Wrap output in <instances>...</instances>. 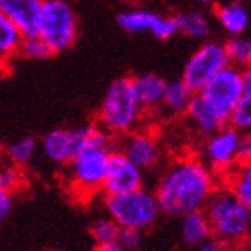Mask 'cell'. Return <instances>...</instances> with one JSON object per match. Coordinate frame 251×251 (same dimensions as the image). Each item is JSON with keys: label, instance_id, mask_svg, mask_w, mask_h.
<instances>
[{"label": "cell", "instance_id": "1", "mask_svg": "<svg viewBox=\"0 0 251 251\" xmlns=\"http://www.w3.org/2000/svg\"><path fill=\"white\" fill-rule=\"evenodd\" d=\"M221 183V176L199 152H188L174 158L163 169L152 192L163 215L181 219L187 214L204 210Z\"/></svg>", "mask_w": 251, "mask_h": 251}, {"label": "cell", "instance_id": "2", "mask_svg": "<svg viewBox=\"0 0 251 251\" xmlns=\"http://www.w3.org/2000/svg\"><path fill=\"white\" fill-rule=\"evenodd\" d=\"M212 237L223 246L241 248L251 241V210L225 183L214 192L203 210Z\"/></svg>", "mask_w": 251, "mask_h": 251}, {"label": "cell", "instance_id": "3", "mask_svg": "<svg viewBox=\"0 0 251 251\" xmlns=\"http://www.w3.org/2000/svg\"><path fill=\"white\" fill-rule=\"evenodd\" d=\"M146 111L142 110L133 90V79H115L108 86L97 111V124L108 131L113 138H124L140 129Z\"/></svg>", "mask_w": 251, "mask_h": 251}, {"label": "cell", "instance_id": "4", "mask_svg": "<svg viewBox=\"0 0 251 251\" xmlns=\"http://www.w3.org/2000/svg\"><path fill=\"white\" fill-rule=\"evenodd\" d=\"M115 146H86L65 165L67 183L77 198H92L104 192L111 151Z\"/></svg>", "mask_w": 251, "mask_h": 251}, {"label": "cell", "instance_id": "5", "mask_svg": "<svg viewBox=\"0 0 251 251\" xmlns=\"http://www.w3.org/2000/svg\"><path fill=\"white\" fill-rule=\"evenodd\" d=\"M115 138L99 124L81 127H58L42 138V151L47 160L58 165H68L72 158L86 146H115Z\"/></svg>", "mask_w": 251, "mask_h": 251}, {"label": "cell", "instance_id": "6", "mask_svg": "<svg viewBox=\"0 0 251 251\" xmlns=\"http://www.w3.org/2000/svg\"><path fill=\"white\" fill-rule=\"evenodd\" d=\"M104 208L121 228H151L162 215L154 192L147 188H136L131 192L104 196Z\"/></svg>", "mask_w": 251, "mask_h": 251}, {"label": "cell", "instance_id": "7", "mask_svg": "<svg viewBox=\"0 0 251 251\" xmlns=\"http://www.w3.org/2000/svg\"><path fill=\"white\" fill-rule=\"evenodd\" d=\"M77 34L79 22L72 5L67 0H45L38 36L49 43L54 54L72 47Z\"/></svg>", "mask_w": 251, "mask_h": 251}, {"label": "cell", "instance_id": "8", "mask_svg": "<svg viewBox=\"0 0 251 251\" xmlns=\"http://www.w3.org/2000/svg\"><path fill=\"white\" fill-rule=\"evenodd\" d=\"M228 65H230V59L226 54L225 43L204 42L187 59L181 79L194 92H201Z\"/></svg>", "mask_w": 251, "mask_h": 251}, {"label": "cell", "instance_id": "9", "mask_svg": "<svg viewBox=\"0 0 251 251\" xmlns=\"http://www.w3.org/2000/svg\"><path fill=\"white\" fill-rule=\"evenodd\" d=\"M242 133L233 126H225L219 131L204 136L199 147V156L219 174L221 179L241 162Z\"/></svg>", "mask_w": 251, "mask_h": 251}, {"label": "cell", "instance_id": "10", "mask_svg": "<svg viewBox=\"0 0 251 251\" xmlns=\"http://www.w3.org/2000/svg\"><path fill=\"white\" fill-rule=\"evenodd\" d=\"M244 88V70L228 65L201 92H198L228 124Z\"/></svg>", "mask_w": 251, "mask_h": 251}, {"label": "cell", "instance_id": "11", "mask_svg": "<svg viewBox=\"0 0 251 251\" xmlns=\"http://www.w3.org/2000/svg\"><path fill=\"white\" fill-rule=\"evenodd\" d=\"M117 24L121 29L131 34H142V32H151L156 40H171L174 34H178V22L176 16L156 15L149 9H126L117 15Z\"/></svg>", "mask_w": 251, "mask_h": 251}, {"label": "cell", "instance_id": "12", "mask_svg": "<svg viewBox=\"0 0 251 251\" xmlns=\"http://www.w3.org/2000/svg\"><path fill=\"white\" fill-rule=\"evenodd\" d=\"M119 149L142 171H152L162 162V146L151 129H136L121 138Z\"/></svg>", "mask_w": 251, "mask_h": 251}, {"label": "cell", "instance_id": "13", "mask_svg": "<svg viewBox=\"0 0 251 251\" xmlns=\"http://www.w3.org/2000/svg\"><path fill=\"white\" fill-rule=\"evenodd\" d=\"M142 187H144V171L135 162H131L119 147H115L111 151L108 176L104 181V196L131 192Z\"/></svg>", "mask_w": 251, "mask_h": 251}, {"label": "cell", "instance_id": "14", "mask_svg": "<svg viewBox=\"0 0 251 251\" xmlns=\"http://www.w3.org/2000/svg\"><path fill=\"white\" fill-rule=\"evenodd\" d=\"M45 0H0V11L25 36H38Z\"/></svg>", "mask_w": 251, "mask_h": 251}, {"label": "cell", "instance_id": "15", "mask_svg": "<svg viewBox=\"0 0 251 251\" xmlns=\"http://www.w3.org/2000/svg\"><path fill=\"white\" fill-rule=\"evenodd\" d=\"M131 79H133V90H135V95L140 102L142 110L146 113L160 111L169 81H165L156 74H140Z\"/></svg>", "mask_w": 251, "mask_h": 251}, {"label": "cell", "instance_id": "16", "mask_svg": "<svg viewBox=\"0 0 251 251\" xmlns=\"http://www.w3.org/2000/svg\"><path fill=\"white\" fill-rule=\"evenodd\" d=\"M185 119L190 122L194 131H198L203 138L212 135V133H215V131H219L221 127L228 126V122H226L199 94H196L192 104L188 106L187 113H185Z\"/></svg>", "mask_w": 251, "mask_h": 251}, {"label": "cell", "instance_id": "17", "mask_svg": "<svg viewBox=\"0 0 251 251\" xmlns=\"http://www.w3.org/2000/svg\"><path fill=\"white\" fill-rule=\"evenodd\" d=\"M215 20L228 36L246 34L251 24V13L239 0L225 2L215 7Z\"/></svg>", "mask_w": 251, "mask_h": 251}, {"label": "cell", "instance_id": "18", "mask_svg": "<svg viewBox=\"0 0 251 251\" xmlns=\"http://www.w3.org/2000/svg\"><path fill=\"white\" fill-rule=\"evenodd\" d=\"M196 94L198 92H194L181 77L169 81L160 111L167 117H185L188 106L192 104Z\"/></svg>", "mask_w": 251, "mask_h": 251}, {"label": "cell", "instance_id": "19", "mask_svg": "<svg viewBox=\"0 0 251 251\" xmlns=\"http://www.w3.org/2000/svg\"><path fill=\"white\" fill-rule=\"evenodd\" d=\"M179 235L185 246L198 248L204 242H208L212 237V228H210L208 217L203 210L192 212L181 217V226H179Z\"/></svg>", "mask_w": 251, "mask_h": 251}, {"label": "cell", "instance_id": "20", "mask_svg": "<svg viewBox=\"0 0 251 251\" xmlns=\"http://www.w3.org/2000/svg\"><path fill=\"white\" fill-rule=\"evenodd\" d=\"M223 183L251 210V162H239L223 176Z\"/></svg>", "mask_w": 251, "mask_h": 251}, {"label": "cell", "instance_id": "21", "mask_svg": "<svg viewBox=\"0 0 251 251\" xmlns=\"http://www.w3.org/2000/svg\"><path fill=\"white\" fill-rule=\"evenodd\" d=\"M178 22V31L187 38L194 40H204L208 38L212 25H210V18L201 11H183L176 15Z\"/></svg>", "mask_w": 251, "mask_h": 251}, {"label": "cell", "instance_id": "22", "mask_svg": "<svg viewBox=\"0 0 251 251\" xmlns=\"http://www.w3.org/2000/svg\"><path fill=\"white\" fill-rule=\"evenodd\" d=\"M24 42V34L20 29L0 11V61L15 58L20 52V45Z\"/></svg>", "mask_w": 251, "mask_h": 251}, {"label": "cell", "instance_id": "23", "mask_svg": "<svg viewBox=\"0 0 251 251\" xmlns=\"http://www.w3.org/2000/svg\"><path fill=\"white\" fill-rule=\"evenodd\" d=\"M230 126H233L241 133L251 131V68L244 70V88L239 104L230 119Z\"/></svg>", "mask_w": 251, "mask_h": 251}, {"label": "cell", "instance_id": "24", "mask_svg": "<svg viewBox=\"0 0 251 251\" xmlns=\"http://www.w3.org/2000/svg\"><path fill=\"white\" fill-rule=\"evenodd\" d=\"M226 54L230 59V65L241 68V70H250L251 68V36L248 34H239V36H230L225 42Z\"/></svg>", "mask_w": 251, "mask_h": 251}, {"label": "cell", "instance_id": "25", "mask_svg": "<svg viewBox=\"0 0 251 251\" xmlns=\"http://www.w3.org/2000/svg\"><path fill=\"white\" fill-rule=\"evenodd\" d=\"M38 142L34 136H22L16 142H13L7 147V160L16 167H25L27 163L32 162V158L36 154Z\"/></svg>", "mask_w": 251, "mask_h": 251}, {"label": "cell", "instance_id": "26", "mask_svg": "<svg viewBox=\"0 0 251 251\" xmlns=\"http://www.w3.org/2000/svg\"><path fill=\"white\" fill-rule=\"evenodd\" d=\"M121 226L113 217L104 215V217H97L90 226V235L95 241V244H102V242L119 241L121 235Z\"/></svg>", "mask_w": 251, "mask_h": 251}, {"label": "cell", "instance_id": "27", "mask_svg": "<svg viewBox=\"0 0 251 251\" xmlns=\"http://www.w3.org/2000/svg\"><path fill=\"white\" fill-rule=\"evenodd\" d=\"M18 56L40 61V59H49L50 56H54V50L49 47V43L42 36H25L20 45Z\"/></svg>", "mask_w": 251, "mask_h": 251}, {"label": "cell", "instance_id": "28", "mask_svg": "<svg viewBox=\"0 0 251 251\" xmlns=\"http://www.w3.org/2000/svg\"><path fill=\"white\" fill-rule=\"evenodd\" d=\"M24 178H22L20 167L16 165H7V167H0V192H11L20 187Z\"/></svg>", "mask_w": 251, "mask_h": 251}, {"label": "cell", "instance_id": "29", "mask_svg": "<svg viewBox=\"0 0 251 251\" xmlns=\"http://www.w3.org/2000/svg\"><path fill=\"white\" fill-rule=\"evenodd\" d=\"M119 241L126 248V251L138 250L142 246V241H144V230H138V228H122Z\"/></svg>", "mask_w": 251, "mask_h": 251}, {"label": "cell", "instance_id": "30", "mask_svg": "<svg viewBox=\"0 0 251 251\" xmlns=\"http://www.w3.org/2000/svg\"><path fill=\"white\" fill-rule=\"evenodd\" d=\"M13 206V194L11 192H0V223L7 217Z\"/></svg>", "mask_w": 251, "mask_h": 251}, {"label": "cell", "instance_id": "31", "mask_svg": "<svg viewBox=\"0 0 251 251\" xmlns=\"http://www.w3.org/2000/svg\"><path fill=\"white\" fill-rule=\"evenodd\" d=\"M241 162H251V133H242Z\"/></svg>", "mask_w": 251, "mask_h": 251}, {"label": "cell", "instance_id": "32", "mask_svg": "<svg viewBox=\"0 0 251 251\" xmlns=\"http://www.w3.org/2000/svg\"><path fill=\"white\" fill-rule=\"evenodd\" d=\"M95 251H126V248L121 244V241L102 242V244H95Z\"/></svg>", "mask_w": 251, "mask_h": 251}, {"label": "cell", "instance_id": "33", "mask_svg": "<svg viewBox=\"0 0 251 251\" xmlns=\"http://www.w3.org/2000/svg\"><path fill=\"white\" fill-rule=\"evenodd\" d=\"M192 251H223V244L217 242L215 239H210L208 242H204V244H201V246L194 248Z\"/></svg>", "mask_w": 251, "mask_h": 251}, {"label": "cell", "instance_id": "34", "mask_svg": "<svg viewBox=\"0 0 251 251\" xmlns=\"http://www.w3.org/2000/svg\"><path fill=\"white\" fill-rule=\"evenodd\" d=\"M223 251H241V248H233V246H223Z\"/></svg>", "mask_w": 251, "mask_h": 251}, {"label": "cell", "instance_id": "35", "mask_svg": "<svg viewBox=\"0 0 251 251\" xmlns=\"http://www.w3.org/2000/svg\"><path fill=\"white\" fill-rule=\"evenodd\" d=\"M241 251H251V241L246 242L244 246H241Z\"/></svg>", "mask_w": 251, "mask_h": 251}, {"label": "cell", "instance_id": "36", "mask_svg": "<svg viewBox=\"0 0 251 251\" xmlns=\"http://www.w3.org/2000/svg\"><path fill=\"white\" fill-rule=\"evenodd\" d=\"M199 4H210V2H212V0H198Z\"/></svg>", "mask_w": 251, "mask_h": 251}]
</instances>
